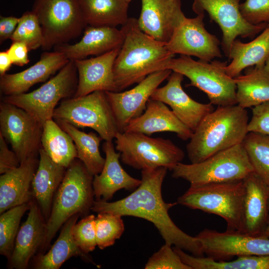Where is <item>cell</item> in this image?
<instances>
[{
    "mask_svg": "<svg viewBox=\"0 0 269 269\" xmlns=\"http://www.w3.org/2000/svg\"><path fill=\"white\" fill-rule=\"evenodd\" d=\"M167 169L164 167L141 170V183L126 197L110 202L95 200L91 211L144 219L157 228L165 243L188 251L196 257H204L201 242L180 229L172 221L169 210L177 203H166L161 189Z\"/></svg>",
    "mask_w": 269,
    "mask_h": 269,
    "instance_id": "obj_1",
    "label": "cell"
},
{
    "mask_svg": "<svg viewBox=\"0 0 269 269\" xmlns=\"http://www.w3.org/2000/svg\"><path fill=\"white\" fill-rule=\"evenodd\" d=\"M121 28L124 40L113 68L117 92L139 83L149 74L167 69L175 56L166 43L143 32L136 18H129Z\"/></svg>",
    "mask_w": 269,
    "mask_h": 269,
    "instance_id": "obj_2",
    "label": "cell"
},
{
    "mask_svg": "<svg viewBox=\"0 0 269 269\" xmlns=\"http://www.w3.org/2000/svg\"><path fill=\"white\" fill-rule=\"evenodd\" d=\"M248 114L238 105L218 106L200 122L186 145L192 163L242 143L248 133Z\"/></svg>",
    "mask_w": 269,
    "mask_h": 269,
    "instance_id": "obj_3",
    "label": "cell"
},
{
    "mask_svg": "<svg viewBox=\"0 0 269 269\" xmlns=\"http://www.w3.org/2000/svg\"><path fill=\"white\" fill-rule=\"evenodd\" d=\"M77 158L66 168L54 197L50 214L46 221V238L40 254L44 253L57 232L71 217L76 214L85 216L91 211L95 201L94 176Z\"/></svg>",
    "mask_w": 269,
    "mask_h": 269,
    "instance_id": "obj_4",
    "label": "cell"
},
{
    "mask_svg": "<svg viewBox=\"0 0 269 269\" xmlns=\"http://www.w3.org/2000/svg\"><path fill=\"white\" fill-rule=\"evenodd\" d=\"M243 180L190 185L177 203L223 218L227 230L242 233L244 223Z\"/></svg>",
    "mask_w": 269,
    "mask_h": 269,
    "instance_id": "obj_5",
    "label": "cell"
},
{
    "mask_svg": "<svg viewBox=\"0 0 269 269\" xmlns=\"http://www.w3.org/2000/svg\"><path fill=\"white\" fill-rule=\"evenodd\" d=\"M172 177L181 178L190 185L238 181L254 172L242 143L220 151L195 163H178Z\"/></svg>",
    "mask_w": 269,
    "mask_h": 269,
    "instance_id": "obj_6",
    "label": "cell"
},
{
    "mask_svg": "<svg viewBox=\"0 0 269 269\" xmlns=\"http://www.w3.org/2000/svg\"><path fill=\"white\" fill-rule=\"evenodd\" d=\"M115 138L122 162L136 169L164 167L172 171L184 157V151L169 139L132 132H118Z\"/></svg>",
    "mask_w": 269,
    "mask_h": 269,
    "instance_id": "obj_7",
    "label": "cell"
},
{
    "mask_svg": "<svg viewBox=\"0 0 269 269\" xmlns=\"http://www.w3.org/2000/svg\"><path fill=\"white\" fill-rule=\"evenodd\" d=\"M227 61L195 60L180 55L169 61L167 69L178 72L189 79L187 86H193L205 93L210 103L218 106L237 104V87L234 79L226 72Z\"/></svg>",
    "mask_w": 269,
    "mask_h": 269,
    "instance_id": "obj_8",
    "label": "cell"
},
{
    "mask_svg": "<svg viewBox=\"0 0 269 269\" xmlns=\"http://www.w3.org/2000/svg\"><path fill=\"white\" fill-rule=\"evenodd\" d=\"M53 119L77 128H91L105 141H112L119 132L106 92L103 91L63 100L54 110Z\"/></svg>",
    "mask_w": 269,
    "mask_h": 269,
    "instance_id": "obj_9",
    "label": "cell"
},
{
    "mask_svg": "<svg viewBox=\"0 0 269 269\" xmlns=\"http://www.w3.org/2000/svg\"><path fill=\"white\" fill-rule=\"evenodd\" d=\"M78 83L75 63L69 60L55 76L38 88L28 93L4 96L2 101L24 110L43 125L53 119L54 110L61 100L74 96Z\"/></svg>",
    "mask_w": 269,
    "mask_h": 269,
    "instance_id": "obj_10",
    "label": "cell"
},
{
    "mask_svg": "<svg viewBox=\"0 0 269 269\" xmlns=\"http://www.w3.org/2000/svg\"><path fill=\"white\" fill-rule=\"evenodd\" d=\"M32 11L41 27L44 50L68 43L87 26L78 0H35Z\"/></svg>",
    "mask_w": 269,
    "mask_h": 269,
    "instance_id": "obj_11",
    "label": "cell"
},
{
    "mask_svg": "<svg viewBox=\"0 0 269 269\" xmlns=\"http://www.w3.org/2000/svg\"><path fill=\"white\" fill-rule=\"evenodd\" d=\"M42 131L43 125L29 113L1 102L0 134L11 144L20 163L39 154Z\"/></svg>",
    "mask_w": 269,
    "mask_h": 269,
    "instance_id": "obj_12",
    "label": "cell"
},
{
    "mask_svg": "<svg viewBox=\"0 0 269 269\" xmlns=\"http://www.w3.org/2000/svg\"><path fill=\"white\" fill-rule=\"evenodd\" d=\"M242 0H193L192 9L197 14L206 11L210 18L220 27L221 44L228 57L232 43L239 36L253 37L263 31L268 24L249 23L242 16L240 5Z\"/></svg>",
    "mask_w": 269,
    "mask_h": 269,
    "instance_id": "obj_13",
    "label": "cell"
},
{
    "mask_svg": "<svg viewBox=\"0 0 269 269\" xmlns=\"http://www.w3.org/2000/svg\"><path fill=\"white\" fill-rule=\"evenodd\" d=\"M204 13L184 19L166 43L170 52L174 55L195 56L207 62L222 57L219 47L221 42L205 28Z\"/></svg>",
    "mask_w": 269,
    "mask_h": 269,
    "instance_id": "obj_14",
    "label": "cell"
},
{
    "mask_svg": "<svg viewBox=\"0 0 269 269\" xmlns=\"http://www.w3.org/2000/svg\"><path fill=\"white\" fill-rule=\"evenodd\" d=\"M172 72L167 69L153 73L128 91L105 92L119 132L144 112L153 92Z\"/></svg>",
    "mask_w": 269,
    "mask_h": 269,
    "instance_id": "obj_15",
    "label": "cell"
},
{
    "mask_svg": "<svg viewBox=\"0 0 269 269\" xmlns=\"http://www.w3.org/2000/svg\"><path fill=\"white\" fill-rule=\"evenodd\" d=\"M185 17L181 0H141V10L137 20L143 32L166 43Z\"/></svg>",
    "mask_w": 269,
    "mask_h": 269,
    "instance_id": "obj_16",
    "label": "cell"
},
{
    "mask_svg": "<svg viewBox=\"0 0 269 269\" xmlns=\"http://www.w3.org/2000/svg\"><path fill=\"white\" fill-rule=\"evenodd\" d=\"M183 78L182 74L172 71L166 84L157 88L150 98L169 106L175 115L194 132L202 120L214 110L211 103L198 102L184 91L181 85Z\"/></svg>",
    "mask_w": 269,
    "mask_h": 269,
    "instance_id": "obj_17",
    "label": "cell"
},
{
    "mask_svg": "<svg viewBox=\"0 0 269 269\" xmlns=\"http://www.w3.org/2000/svg\"><path fill=\"white\" fill-rule=\"evenodd\" d=\"M26 220L17 232L14 248L8 261L10 269H26L39 250L41 251L46 235V221L35 200L29 202Z\"/></svg>",
    "mask_w": 269,
    "mask_h": 269,
    "instance_id": "obj_18",
    "label": "cell"
},
{
    "mask_svg": "<svg viewBox=\"0 0 269 269\" xmlns=\"http://www.w3.org/2000/svg\"><path fill=\"white\" fill-rule=\"evenodd\" d=\"M69 61L60 52H44L41 55L40 59L27 69L0 76V93L4 96L25 93L33 85L47 80Z\"/></svg>",
    "mask_w": 269,
    "mask_h": 269,
    "instance_id": "obj_19",
    "label": "cell"
},
{
    "mask_svg": "<svg viewBox=\"0 0 269 269\" xmlns=\"http://www.w3.org/2000/svg\"><path fill=\"white\" fill-rule=\"evenodd\" d=\"M120 48L95 57L74 60L78 83L73 97L84 96L96 91L117 92L113 68Z\"/></svg>",
    "mask_w": 269,
    "mask_h": 269,
    "instance_id": "obj_20",
    "label": "cell"
},
{
    "mask_svg": "<svg viewBox=\"0 0 269 269\" xmlns=\"http://www.w3.org/2000/svg\"><path fill=\"white\" fill-rule=\"evenodd\" d=\"M78 42L61 44L54 47V51L63 53L69 60L83 59L89 56H99L120 48L124 40L121 28L111 26L87 25Z\"/></svg>",
    "mask_w": 269,
    "mask_h": 269,
    "instance_id": "obj_21",
    "label": "cell"
},
{
    "mask_svg": "<svg viewBox=\"0 0 269 269\" xmlns=\"http://www.w3.org/2000/svg\"><path fill=\"white\" fill-rule=\"evenodd\" d=\"M103 149L105 162L101 172L94 176L93 188L95 200L108 201L121 189L135 190L141 180L132 177L122 167L119 161L121 153L116 151L112 141H105Z\"/></svg>",
    "mask_w": 269,
    "mask_h": 269,
    "instance_id": "obj_22",
    "label": "cell"
},
{
    "mask_svg": "<svg viewBox=\"0 0 269 269\" xmlns=\"http://www.w3.org/2000/svg\"><path fill=\"white\" fill-rule=\"evenodd\" d=\"M124 132L140 133L150 136L159 132H173L181 139H190L193 131L186 126L163 102L150 98L144 112L134 119Z\"/></svg>",
    "mask_w": 269,
    "mask_h": 269,
    "instance_id": "obj_23",
    "label": "cell"
},
{
    "mask_svg": "<svg viewBox=\"0 0 269 269\" xmlns=\"http://www.w3.org/2000/svg\"><path fill=\"white\" fill-rule=\"evenodd\" d=\"M244 182V223L242 233L261 237L269 221V187L254 172Z\"/></svg>",
    "mask_w": 269,
    "mask_h": 269,
    "instance_id": "obj_24",
    "label": "cell"
},
{
    "mask_svg": "<svg viewBox=\"0 0 269 269\" xmlns=\"http://www.w3.org/2000/svg\"><path fill=\"white\" fill-rule=\"evenodd\" d=\"M38 163L37 156H32L19 166L0 174V214L33 199L31 183Z\"/></svg>",
    "mask_w": 269,
    "mask_h": 269,
    "instance_id": "obj_25",
    "label": "cell"
},
{
    "mask_svg": "<svg viewBox=\"0 0 269 269\" xmlns=\"http://www.w3.org/2000/svg\"><path fill=\"white\" fill-rule=\"evenodd\" d=\"M31 183V192L47 221L55 194L64 178L66 168L54 162L42 148Z\"/></svg>",
    "mask_w": 269,
    "mask_h": 269,
    "instance_id": "obj_26",
    "label": "cell"
},
{
    "mask_svg": "<svg viewBox=\"0 0 269 269\" xmlns=\"http://www.w3.org/2000/svg\"><path fill=\"white\" fill-rule=\"evenodd\" d=\"M269 56V24L258 36L249 42L235 40L228 57L231 62L226 66V73L234 78L246 68L253 66L264 67Z\"/></svg>",
    "mask_w": 269,
    "mask_h": 269,
    "instance_id": "obj_27",
    "label": "cell"
},
{
    "mask_svg": "<svg viewBox=\"0 0 269 269\" xmlns=\"http://www.w3.org/2000/svg\"><path fill=\"white\" fill-rule=\"evenodd\" d=\"M81 215L71 217L62 226L59 236L46 253L34 257L32 268L34 269H59L63 264L73 257H80L90 261L88 255L83 253L76 245L72 236L74 225Z\"/></svg>",
    "mask_w": 269,
    "mask_h": 269,
    "instance_id": "obj_28",
    "label": "cell"
},
{
    "mask_svg": "<svg viewBox=\"0 0 269 269\" xmlns=\"http://www.w3.org/2000/svg\"><path fill=\"white\" fill-rule=\"evenodd\" d=\"M87 25H123L129 19V3L126 0H78Z\"/></svg>",
    "mask_w": 269,
    "mask_h": 269,
    "instance_id": "obj_29",
    "label": "cell"
},
{
    "mask_svg": "<svg viewBox=\"0 0 269 269\" xmlns=\"http://www.w3.org/2000/svg\"><path fill=\"white\" fill-rule=\"evenodd\" d=\"M234 79L237 104L241 107H254L269 101V73L264 66H255Z\"/></svg>",
    "mask_w": 269,
    "mask_h": 269,
    "instance_id": "obj_30",
    "label": "cell"
},
{
    "mask_svg": "<svg viewBox=\"0 0 269 269\" xmlns=\"http://www.w3.org/2000/svg\"><path fill=\"white\" fill-rule=\"evenodd\" d=\"M42 148L57 164L67 168L77 158V152L71 136L50 119L43 125Z\"/></svg>",
    "mask_w": 269,
    "mask_h": 269,
    "instance_id": "obj_31",
    "label": "cell"
},
{
    "mask_svg": "<svg viewBox=\"0 0 269 269\" xmlns=\"http://www.w3.org/2000/svg\"><path fill=\"white\" fill-rule=\"evenodd\" d=\"M55 121L72 138L77 150V158L93 176L99 174L105 162V158L102 156L99 149L103 138L93 132L86 133L80 131L67 122Z\"/></svg>",
    "mask_w": 269,
    "mask_h": 269,
    "instance_id": "obj_32",
    "label": "cell"
},
{
    "mask_svg": "<svg viewBox=\"0 0 269 269\" xmlns=\"http://www.w3.org/2000/svg\"><path fill=\"white\" fill-rule=\"evenodd\" d=\"M173 250L191 269H269V255L242 256L232 261H217L209 257H196L174 246Z\"/></svg>",
    "mask_w": 269,
    "mask_h": 269,
    "instance_id": "obj_33",
    "label": "cell"
},
{
    "mask_svg": "<svg viewBox=\"0 0 269 269\" xmlns=\"http://www.w3.org/2000/svg\"><path fill=\"white\" fill-rule=\"evenodd\" d=\"M242 144L254 172L269 187V135L250 132Z\"/></svg>",
    "mask_w": 269,
    "mask_h": 269,
    "instance_id": "obj_34",
    "label": "cell"
},
{
    "mask_svg": "<svg viewBox=\"0 0 269 269\" xmlns=\"http://www.w3.org/2000/svg\"><path fill=\"white\" fill-rule=\"evenodd\" d=\"M29 208V202L13 207L0 214V254L8 260L14 248L21 219Z\"/></svg>",
    "mask_w": 269,
    "mask_h": 269,
    "instance_id": "obj_35",
    "label": "cell"
},
{
    "mask_svg": "<svg viewBox=\"0 0 269 269\" xmlns=\"http://www.w3.org/2000/svg\"><path fill=\"white\" fill-rule=\"evenodd\" d=\"M121 215L109 213H98L96 217L97 246L104 249L113 245L125 230Z\"/></svg>",
    "mask_w": 269,
    "mask_h": 269,
    "instance_id": "obj_36",
    "label": "cell"
},
{
    "mask_svg": "<svg viewBox=\"0 0 269 269\" xmlns=\"http://www.w3.org/2000/svg\"><path fill=\"white\" fill-rule=\"evenodd\" d=\"M10 40L12 42L24 43L29 51L42 46L44 38L41 27L37 16L32 10L24 12L19 17Z\"/></svg>",
    "mask_w": 269,
    "mask_h": 269,
    "instance_id": "obj_37",
    "label": "cell"
},
{
    "mask_svg": "<svg viewBox=\"0 0 269 269\" xmlns=\"http://www.w3.org/2000/svg\"><path fill=\"white\" fill-rule=\"evenodd\" d=\"M95 219L94 215H87L76 223L72 231L76 245L87 255L97 246Z\"/></svg>",
    "mask_w": 269,
    "mask_h": 269,
    "instance_id": "obj_38",
    "label": "cell"
},
{
    "mask_svg": "<svg viewBox=\"0 0 269 269\" xmlns=\"http://www.w3.org/2000/svg\"><path fill=\"white\" fill-rule=\"evenodd\" d=\"M144 269H191L182 261L172 246L166 243L149 258Z\"/></svg>",
    "mask_w": 269,
    "mask_h": 269,
    "instance_id": "obj_39",
    "label": "cell"
},
{
    "mask_svg": "<svg viewBox=\"0 0 269 269\" xmlns=\"http://www.w3.org/2000/svg\"><path fill=\"white\" fill-rule=\"evenodd\" d=\"M240 9L243 17L250 23L269 24V0H246Z\"/></svg>",
    "mask_w": 269,
    "mask_h": 269,
    "instance_id": "obj_40",
    "label": "cell"
},
{
    "mask_svg": "<svg viewBox=\"0 0 269 269\" xmlns=\"http://www.w3.org/2000/svg\"><path fill=\"white\" fill-rule=\"evenodd\" d=\"M248 131L269 135V101L253 108Z\"/></svg>",
    "mask_w": 269,
    "mask_h": 269,
    "instance_id": "obj_41",
    "label": "cell"
},
{
    "mask_svg": "<svg viewBox=\"0 0 269 269\" xmlns=\"http://www.w3.org/2000/svg\"><path fill=\"white\" fill-rule=\"evenodd\" d=\"M20 165L17 155L8 148L6 140L0 134V174H3Z\"/></svg>",
    "mask_w": 269,
    "mask_h": 269,
    "instance_id": "obj_42",
    "label": "cell"
},
{
    "mask_svg": "<svg viewBox=\"0 0 269 269\" xmlns=\"http://www.w3.org/2000/svg\"><path fill=\"white\" fill-rule=\"evenodd\" d=\"M6 51L12 64L15 65L22 66L29 62L28 56L29 50L24 43L19 41L12 42Z\"/></svg>",
    "mask_w": 269,
    "mask_h": 269,
    "instance_id": "obj_43",
    "label": "cell"
},
{
    "mask_svg": "<svg viewBox=\"0 0 269 269\" xmlns=\"http://www.w3.org/2000/svg\"><path fill=\"white\" fill-rule=\"evenodd\" d=\"M19 20V17L14 16H0V43L7 39H10Z\"/></svg>",
    "mask_w": 269,
    "mask_h": 269,
    "instance_id": "obj_44",
    "label": "cell"
},
{
    "mask_svg": "<svg viewBox=\"0 0 269 269\" xmlns=\"http://www.w3.org/2000/svg\"><path fill=\"white\" fill-rule=\"evenodd\" d=\"M12 62L6 51L0 52V76L5 74L10 69Z\"/></svg>",
    "mask_w": 269,
    "mask_h": 269,
    "instance_id": "obj_45",
    "label": "cell"
},
{
    "mask_svg": "<svg viewBox=\"0 0 269 269\" xmlns=\"http://www.w3.org/2000/svg\"><path fill=\"white\" fill-rule=\"evenodd\" d=\"M261 237L269 238V221L268 224Z\"/></svg>",
    "mask_w": 269,
    "mask_h": 269,
    "instance_id": "obj_46",
    "label": "cell"
},
{
    "mask_svg": "<svg viewBox=\"0 0 269 269\" xmlns=\"http://www.w3.org/2000/svg\"><path fill=\"white\" fill-rule=\"evenodd\" d=\"M264 68L265 70L269 73V56L268 57L267 60L266 61Z\"/></svg>",
    "mask_w": 269,
    "mask_h": 269,
    "instance_id": "obj_47",
    "label": "cell"
},
{
    "mask_svg": "<svg viewBox=\"0 0 269 269\" xmlns=\"http://www.w3.org/2000/svg\"><path fill=\"white\" fill-rule=\"evenodd\" d=\"M132 0H126L129 3H130Z\"/></svg>",
    "mask_w": 269,
    "mask_h": 269,
    "instance_id": "obj_48",
    "label": "cell"
}]
</instances>
